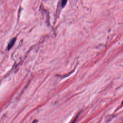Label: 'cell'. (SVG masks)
<instances>
[{"mask_svg":"<svg viewBox=\"0 0 123 123\" xmlns=\"http://www.w3.org/2000/svg\"><path fill=\"white\" fill-rule=\"evenodd\" d=\"M15 40H16V38L14 37L10 41V42L9 43L8 47H7V49L8 50H9L13 46V45L14 44V42H15Z\"/></svg>","mask_w":123,"mask_h":123,"instance_id":"6da1fadb","label":"cell"},{"mask_svg":"<svg viewBox=\"0 0 123 123\" xmlns=\"http://www.w3.org/2000/svg\"><path fill=\"white\" fill-rule=\"evenodd\" d=\"M76 118H77V117H76V118H75V119L73 121V123H74V122H75V121H76Z\"/></svg>","mask_w":123,"mask_h":123,"instance_id":"7a4b0ae2","label":"cell"},{"mask_svg":"<svg viewBox=\"0 0 123 123\" xmlns=\"http://www.w3.org/2000/svg\"><path fill=\"white\" fill-rule=\"evenodd\" d=\"M122 104H123V101L122 102Z\"/></svg>","mask_w":123,"mask_h":123,"instance_id":"3957f363","label":"cell"}]
</instances>
